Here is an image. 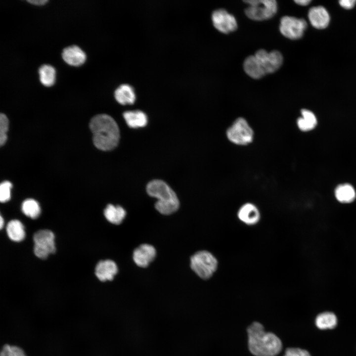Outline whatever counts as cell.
Masks as SVG:
<instances>
[{
    "mask_svg": "<svg viewBox=\"0 0 356 356\" xmlns=\"http://www.w3.org/2000/svg\"><path fill=\"white\" fill-rule=\"evenodd\" d=\"M39 73L40 81L44 86L50 87L54 83L55 70L51 65H43L40 67Z\"/></svg>",
    "mask_w": 356,
    "mask_h": 356,
    "instance_id": "obj_24",
    "label": "cell"
},
{
    "mask_svg": "<svg viewBox=\"0 0 356 356\" xmlns=\"http://www.w3.org/2000/svg\"><path fill=\"white\" fill-rule=\"evenodd\" d=\"M115 97L121 104H131L135 101V93L133 87L127 84H123L115 90Z\"/></svg>",
    "mask_w": 356,
    "mask_h": 356,
    "instance_id": "obj_18",
    "label": "cell"
},
{
    "mask_svg": "<svg viewBox=\"0 0 356 356\" xmlns=\"http://www.w3.org/2000/svg\"><path fill=\"white\" fill-rule=\"evenodd\" d=\"M311 24L317 29L326 28L330 21V16L326 8L322 6L311 7L308 13Z\"/></svg>",
    "mask_w": 356,
    "mask_h": 356,
    "instance_id": "obj_14",
    "label": "cell"
},
{
    "mask_svg": "<svg viewBox=\"0 0 356 356\" xmlns=\"http://www.w3.org/2000/svg\"><path fill=\"white\" fill-rule=\"evenodd\" d=\"M12 184L8 181H4L0 185V200L1 202H5L10 198V189Z\"/></svg>",
    "mask_w": 356,
    "mask_h": 356,
    "instance_id": "obj_28",
    "label": "cell"
},
{
    "mask_svg": "<svg viewBox=\"0 0 356 356\" xmlns=\"http://www.w3.org/2000/svg\"><path fill=\"white\" fill-rule=\"evenodd\" d=\"M283 356H311L310 353L305 350L300 348H287Z\"/></svg>",
    "mask_w": 356,
    "mask_h": 356,
    "instance_id": "obj_29",
    "label": "cell"
},
{
    "mask_svg": "<svg viewBox=\"0 0 356 356\" xmlns=\"http://www.w3.org/2000/svg\"><path fill=\"white\" fill-rule=\"evenodd\" d=\"M244 1L249 4L245 9V14L248 18L254 20L269 19L277 11V4L275 0H248Z\"/></svg>",
    "mask_w": 356,
    "mask_h": 356,
    "instance_id": "obj_6",
    "label": "cell"
},
{
    "mask_svg": "<svg viewBox=\"0 0 356 356\" xmlns=\"http://www.w3.org/2000/svg\"><path fill=\"white\" fill-rule=\"evenodd\" d=\"M237 216L241 222L248 226L257 224L261 217L259 208L251 202L242 204L238 210Z\"/></svg>",
    "mask_w": 356,
    "mask_h": 356,
    "instance_id": "obj_11",
    "label": "cell"
},
{
    "mask_svg": "<svg viewBox=\"0 0 356 356\" xmlns=\"http://www.w3.org/2000/svg\"><path fill=\"white\" fill-rule=\"evenodd\" d=\"M22 211L27 217L32 219L37 218L41 213V208L37 201L33 199H27L22 204Z\"/></svg>",
    "mask_w": 356,
    "mask_h": 356,
    "instance_id": "obj_25",
    "label": "cell"
},
{
    "mask_svg": "<svg viewBox=\"0 0 356 356\" xmlns=\"http://www.w3.org/2000/svg\"><path fill=\"white\" fill-rule=\"evenodd\" d=\"M226 137L232 143L245 146L252 143L254 138V130L243 117L236 118L227 128Z\"/></svg>",
    "mask_w": 356,
    "mask_h": 356,
    "instance_id": "obj_5",
    "label": "cell"
},
{
    "mask_svg": "<svg viewBox=\"0 0 356 356\" xmlns=\"http://www.w3.org/2000/svg\"><path fill=\"white\" fill-rule=\"evenodd\" d=\"M243 68L246 73L253 79H260L267 74L261 63L255 55L249 56L245 59Z\"/></svg>",
    "mask_w": 356,
    "mask_h": 356,
    "instance_id": "obj_16",
    "label": "cell"
},
{
    "mask_svg": "<svg viewBox=\"0 0 356 356\" xmlns=\"http://www.w3.org/2000/svg\"><path fill=\"white\" fill-rule=\"evenodd\" d=\"M212 20L214 27L224 34L233 32L237 27L234 16L224 9L215 10L212 15Z\"/></svg>",
    "mask_w": 356,
    "mask_h": 356,
    "instance_id": "obj_9",
    "label": "cell"
},
{
    "mask_svg": "<svg viewBox=\"0 0 356 356\" xmlns=\"http://www.w3.org/2000/svg\"><path fill=\"white\" fill-rule=\"evenodd\" d=\"M6 230L9 238L12 241L20 242L25 238V232L24 225L18 220L10 221L6 226Z\"/></svg>",
    "mask_w": 356,
    "mask_h": 356,
    "instance_id": "obj_20",
    "label": "cell"
},
{
    "mask_svg": "<svg viewBox=\"0 0 356 356\" xmlns=\"http://www.w3.org/2000/svg\"><path fill=\"white\" fill-rule=\"evenodd\" d=\"M28 1L36 5H42L47 2V0H30Z\"/></svg>",
    "mask_w": 356,
    "mask_h": 356,
    "instance_id": "obj_31",
    "label": "cell"
},
{
    "mask_svg": "<svg viewBox=\"0 0 356 356\" xmlns=\"http://www.w3.org/2000/svg\"><path fill=\"white\" fill-rule=\"evenodd\" d=\"M311 1V0H295V2H296L297 4H299L302 5H307Z\"/></svg>",
    "mask_w": 356,
    "mask_h": 356,
    "instance_id": "obj_32",
    "label": "cell"
},
{
    "mask_svg": "<svg viewBox=\"0 0 356 356\" xmlns=\"http://www.w3.org/2000/svg\"><path fill=\"white\" fill-rule=\"evenodd\" d=\"M255 55L261 63L266 74L276 71L283 62L282 55L277 50L268 52L265 49H260L255 53Z\"/></svg>",
    "mask_w": 356,
    "mask_h": 356,
    "instance_id": "obj_10",
    "label": "cell"
},
{
    "mask_svg": "<svg viewBox=\"0 0 356 356\" xmlns=\"http://www.w3.org/2000/svg\"><path fill=\"white\" fill-rule=\"evenodd\" d=\"M248 347L255 356H275L281 351L280 339L274 334L266 332L259 322H253L247 330Z\"/></svg>",
    "mask_w": 356,
    "mask_h": 356,
    "instance_id": "obj_2",
    "label": "cell"
},
{
    "mask_svg": "<svg viewBox=\"0 0 356 356\" xmlns=\"http://www.w3.org/2000/svg\"><path fill=\"white\" fill-rule=\"evenodd\" d=\"M302 117L297 121L299 129L302 131L312 130L316 125L317 120L314 114L311 111L304 109L301 110Z\"/></svg>",
    "mask_w": 356,
    "mask_h": 356,
    "instance_id": "obj_22",
    "label": "cell"
},
{
    "mask_svg": "<svg viewBox=\"0 0 356 356\" xmlns=\"http://www.w3.org/2000/svg\"><path fill=\"white\" fill-rule=\"evenodd\" d=\"M8 130V120L4 114L0 115V144L3 145L7 138V133Z\"/></svg>",
    "mask_w": 356,
    "mask_h": 356,
    "instance_id": "obj_26",
    "label": "cell"
},
{
    "mask_svg": "<svg viewBox=\"0 0 356 356\" xmlns=\"http://www.w3.org/2000/svg\"><path fill=\"white\" fill-rule=\"evenodd\" d=\"M356 2V0H341L339 1L340 4L346 8L353 7Z\"/></svg>",
    "mask_w": 356,
    "mask_h": 356,
    "instance_id": "obj_30",
    "label": "cell"
},
{
    "mask_svg": "<svg viewBox=\"0 0 356 356\" xmlns=\"http://www.w3.org/2000/svg\"><path fill=\"white\" fill-rule=\"evenodd\" d=\"M123 117L128 126L131 128L144 127L147 124V115L141 110L125 111Z\"/></svg>",
    "mask_w": 356,
    "mask_h": 356,
    "instance_id": "obj_17",
    "label": "cell"
},
{
    "mask_svg": "<svg viewBox=\"0 0 356 356\" xmlns=\"http://www.w3.org/2000/svg\"><path fill=\"white\" fill-rule=\"evenodd\" d=\"M335 195L337 200L343 203L352 202L356 195L354 187L347 183L338 185L335 190Z\"/></svg>",
    "mask_w": 356,
    "mask_h": 356,
    "instance_id": "obj_21",
    "label": "cell"
},
{
    "mask_svg": "<svg viewBox=\"0 0 356 356\" xmlns=\"http://www.w3.org/2000/svg\"><path fill=\"white\" fill-rule=\"evenodd\" d=\"M126 211L119 205L108 204L104 210V215L110 222L118 225L121 224L126 216Z\"/></svg>",
    "mask_w": 356,
    "mask_h": 356,
    "instance_id": "obj_19",
    "label": "cell"
},
{
    "mask_svg": "<svg viewBox=\"0 0 356 356\" xmlns=\"http://www.w3.org/2000/svg\"><path fill=\"white\" fill-rule=\"evenodd\" d=\"M0 356H26L24 351L15 346L5 345L0 352Z\"/></svg>",
    "mask_w": 356,
    "mask_h": 356,
    "instance_id": "obj_27",
    "label": "cell"
},
{
    "mask_svg": "<svg viewBox=\"0 0 356 356\" xmlns=\"http://www.w3.org/2000/svg\"><path fill=\"white\" fill-rule=\"evenodd\" d=\"M219 262L210 252L201 250L190 258V267L200 278L208 280L211 278L218 268Z\"/></svg>",
    "mask_w": 356,
    "mask_h": 356,
    "instance_id": "obj_4",
    "label": "cell"
},
{
    "mask_svg": "<svg viewBox=\"0 0 356 356\" xmlns=\"http://www.w3.org/2000/svg\"><path fill=\"white\" fill-rule=\"evenodd\" d=\"M315 325L320 329H332L337 323L336 315L331 312H324L318 314L315 319Z\"/></svg>",
    "mask_w": 356,
    "mask_h": 356,
    "instance_id": "obj_23",
    "label": "cell"
},
{
    "mask_svg": "<svg viewBox=\"0 0 356 356\" xmlns=\"http://www.w3.org/2000/svg\"><path fill=\"white\" fill-rule=\"evenodd\" d=\"M118 271L116 264L111 260L99 261L95 269V275L101 281L112 280Z\"/></svg>",
    "mask_w": 356,
    "mask_h": 356,
    "instance_id": "obj_13",
    "label": "cell"
},
{
    "mask_svg": "<svg viewBox=\"0 0 356 356\" xmlns=\"http://www.w3.org/2000/svg\"><path fill=\"white\" fill-rule=\"evenodd\" d=\"M156 255V249L152 245L143 244L134 250L133 258L137 266L146 267L154 260Z\"/></svg>",
    "mask_w": 356,
    "mask_h": 356,
    "instance_id": "obj_12",
    "label": "cell"
},
{
    "mask_svg": "<svg viewBox=\"0 0 356 356\" xmlns=\"http://www.w3.org/2000/svg\"><path fill=\"white\" fill-rule=\"evenodd\" d=\"M89 128L92 133L93 144L103 151L111 150L118 145L120 139L118 126L110 116L99 114L93 117Z\"/></svg>",
    "mask_w": 356,
    "mask_h": 356,
    "instance_id": "obj_1",
    "label": "cell"
},
{
    "mask_svg": "<svg viewBox=\"0 0 356 356\" xmlns=\"http://www.w3.org/2000/svg\"><path fill=\"white\" fill-rule=\"evenodd\" d=\"M3 224H4L3 219L2 217L1 216H0V228H2V227L3 225Z\"/></svg>",
    "mask_w": 356,
    "mask_h": 356,
    "instance_id": "obj_33",
    "label": "cell"
},
{
    "mask_svg": "<svg viewBox=\"0 0 356 356\" xmlns=\"http://www.w3.org/2000/svg\"><path fill=\"white\" fill-rule=\"evenodd\" d=\"M307 27V23L304 19L285 16L280 20L279 30L284 37L297 40L302 37Z\"/></svg>",
    "mask_w": 356,
    "mask_h": 356,
    "instance_id": "obj_8",
    "label": "cell"
},
{
    "mask_svg": "<svg viewBox=\"0 0 356 356\" xmlns=\"http://www.w3.org/2000/svg\"><path fill=\"white\" fill-rule=\"evenodd\" d=\"M64 60L72 66H79L86 60L85 53L78 46L73 45L65 48L62 53Z\"/></svg>",
    "mask_w": 356,
    "mask_h": 356,
    "instance_id": "obj_15",
    "label": "cell"
},
{
    "mask_svg": "<svg viewBox=\"0 0 356 356\" xmlns=\"http://www.w3.org/2000/svg\"><path fill=\"white\" fill-rule=\"evenodd\" d=\"M148 194L156 198V209L161 214L169 215L176 212L179 208V202L173 190L164 181L155 179L147 185Z\"/></svg>",
    "mask_w": 356,
    "mask_h": 356,
    "instance_id": "obj_3",
    "label": "cell"
},
{
    "mask_svg": "<svg viewBox=\"0 0 356 356\" xmlns=\"http://www.w3.org/2000/svg\"><path fill=\"white\" fill-rule=\"evenodd\" d=\"M33 240L34 252L39 258L45 259L55 252L54 235L51 231L42 229L37 231L33 236Z\"/></svg>",
    "mask_w": 356,
    "mask_h": 356,
    "instance_id": "obj_7",
    "label": "cell"
}]
</instances>
